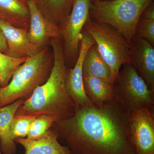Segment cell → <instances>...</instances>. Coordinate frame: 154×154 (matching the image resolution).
<instances>
[{
  "label": "cell",
  "mask_w": 154,
  "mask_h": 154,
  "mask_svg": "<svg viewBox=\"0 0 154 154\" xmlns=\"http://www.w3.org/2000/svg\"><path fill=\"white\" fill-rule=\"evenodd\" d=\"M131 112L116 98L102 105L76 108L51 129L71 154H135L130 130Z\"/></svg>",
  "instance_id": "obj_1"
},
{
  "label": "cell",
  "mask_w": 154,
  "mask_h": 154,
  "mask_svg": "<svg viewBox=\"0 0 154 154\" xmlns=\"http://www.w3.org/2000/svg\"><path fill=\"white\" fill-rule=\"evenodd\" d=\"M50 46L54 63L49 78L24 100L14 116H49L57 121L71 117L75 112L76 107L65 88V78L68 68L66 64L62 37L52 39Z\"/></svg>",
  "instance_id": "obj_2"
},
{
  "label": "cell",
  "mask_w": 154,
  "mask_h": 154,
  "mask_svg": "<svg viewBox=\"0 0 154 154\" xmlns=\"http://www.w3.org/2000/svg\"><path fill=\"white\" fill-rule=\"evenodd\" d=\"M54 63L52 48H45L17 69L8 85L0 89V107L28 99L49 78Z\"/></svg>",
  "instance_id": "obj_3"
},
{
  "label": "cell",
  "mask_w": 154,
  "mask_h": 154,
  "mask_svg": "<svg viewBox=\"0 0 154 154\" xmlns=\"http://www.w3.org/2000/svg\"><path fill=\"white\" fill-rule=\"evenodd\" d=\"M153 2L154 0H92L90 18L115 28L130 44L135 36L141 14Z\"/></svg>",
  "instance_id": "obj_4"
},
{
  "label": "cell",
  "mask_w": 154,
  "mask_h": 154,
  "mask_svg": "<svg viewBox=\"0 0 154 154\" xmlns=\"http://www.w3.org/2000/svg\"><path fill=\"white\" fill-rule=\"evenodd\" d=\"M84 29L94 39L98 51L111 71L115 84L122 65L130 63V45L124 36L108 24L91 18Z\"/></svg>",
  "instance_id": "obj_5"
},
{
  "label": "cell",
  "mask_w": 154,
  "mask_h": 154,
  "mask_svg": "<svg viewBox=\"0 0 154 154\" xmlns=\"http://www.w3.org/2000/svg\"><path fill=\"white\" fill-rule=\"evenodd\" d=\"M115 84V98L132 112L142 108L154 110V91L149 89L143 79L130 63L123 65Z\"/></svg>",
  "instance_id": "obj_6"
},
{
  "label": "cell",
  "mask_w": 154,
  "mask_h": 154,
  "mask_svg": "<svg viewBox=\"0 0 154 154\" xmlns=\"http://www.w3.org/2000/svg\"><path fill=\"white\" fill-rule=\"evenodd\" d=\"M92 0H74L70 13L61 30L64 55L68 68L74 66L79 52L80 40L85 24L91 18Z\"/></svg>",
  "instance_id": "obj_7"
},
{
  "label": "cell",
  "mask_w": 154,
  "mask_h": 154,
  "mask_svg": "<svg viewBox=\"0 0 154 154\" xmlns=\"http://www.w3.org/2000/svg\"><path fill=\"white\" fill-rule=\"evenodd\" d=\"M95 43L94 39L83 29L80 40L79 52L74 66L68 69L64 80L67 94L74 103L76 108L85 107L94 103L86 95L83 85V60L89 48Z\"/></svg>",
  "instance_id": "obj_8"
},
{
  "label": "cell",
  "mask_w": 154,
  "mask_h": 154,
  "mask_svg": "<svg viewBox=\"0 0 154 154\" xmlns=\"http://www.w3.org/2000/svg\"><path fill=\"white\" fill-rule=\"evenodd\" d=\"M153 111L142 108L131 112L130 130L135 154H154Z\"/></svg>",
  "instance_id": "obj_9"
},
{
  "label": "cell",
  "mask_w": 154,
  "mask_h": 154,
  "mask_svg": "<svg viewBox=\"0 0 154 154\" xmlns=\"http://www.w3.org/2000/svg\"><path fill=\"white\" fill-rule=\"evenodd\" d=\"M27 6L30 16L28 36L31 43L42 49L51 45L52 39L62 37L60 28L41 14L33 0H28Z\"/></svg>",
  "instance_id": "obj_10"
},
{
  "label": "cell",
  "mask_w": 154,
  "mask_h": 154,
  "mask_svg": "<svg viewBox=\"0 0 154 154\" xmlns=\"http://www.w3.org/2000/svg\"><path fill=\"white\" fill-rule=\"evenodd\" d=\"M130 64L154 91V47L144 38L134 36L130 43Z\"/></svg>",
  "instance_id": "obj_11"
},
{
  "label": "cell",
  "mask_w": 154,
  "mask_h": 154,
  "mask_svg": "<svg viewBox=\"0 0 154 154\" xmlns=\"http://www.w3.org/2000/svg\"><path fill=\"white\" fill-rule=\"evenodd\" d=\"M0 30L6 39L7 51L5 54L15 58L29 57L36 55L42 49L31 43L28 31L16 28L0 19Z\"/></svg>",
  "instance_id": "obj_12"
},
{
  "label": "cell",
  "mask_w": 154,
  "mask_h": 154,
  "mask_svg": "<svg viewBox=\"0 0 154 154\" xmlns=\"http://www.w3.org/2000/svg\"><path fill=\"white\" fill-rule=\"evenodd\" d=\"M15 142L24 147V154H71L67 147L60 143L57 134L51 128L36 140L18 138Z\"/></svg>",
  "instance_id": "obj_13"
},
{
  "label": "cell",
  "mask_w": 154,
  "mask_h": 154,
  "mask_svg": "<svg viewBox=\"0 0 154 154\" xmlns=\"http://www.w3.org/2000/svg\"><path fill=\"white\" fill-rule=\"evenodd\" d=\"M19 99L8 105L0 107V149L3 154H15L17 149L11 138L10 127L17 109L24 102Z\"/></svg>",
  "instance_id": "obj_14"
},
{
  "label": "cell",
  "mask_w": 154,
  "mask_h": 154,
  "mask_svg": "<svg viewBox=\"0 0 154 154\" xmlns=\"http://www.w3.org/2000/svg\"><path fill=\"white\" fill-rule=\"evenodd\" d=\"M0 19L14 27L28 31L30 12L28 6L18 0H0Z\"/></svg>",
  "instance_id": "obj_15"
},
{
  "label": "cell",
  "mask_w": 154,
  "mask_h": 154,
  "mask_svg": "<svg viewBox=\"0 0 154 154\" xmlns=\"http://www.w3.org/2000/svg\"><path fill=\"white\" fill-rule=\"evenodd\" d=\"M83 80L86 95L95 105H102L115 98V84L91 76L83 75Z\"/></svg>",
  "instance_id": "obj_16"
},
{
  "label": "cell",
  "mask_w": 154,
  "mask_h": 154,
  "mask_svg": "<svg viewBox=\"0 0 154 154\" xmlns=\"http://www.w3.org/2000/svg\"><path fill=\"white\" fill-rule=\"evenodd\" d=\"M41 14L60 30L68 17L74 0H33Z\"/></svg>",
  "instance_id": "obj_17"
},
{
  "label": "cell",
  "mask_w": 154,
  "mask_h": 154,
  "mask_svg": "<svg viewBox=\"0 0 154 154\" xmlns=\"http://www.w3.org/2000/svg\"><path fill=\"white\" fill-rule=\"evenodd\" d=\"M82 74L83 75L96 77L113 83L110 69L100 55L95 43L86 52L83 60Z\"/></svg>",
  "instance_id": "obj_18"
},
{
  "label": "cell",
  "mask_w": 154,
  "mask_h": 154,
  "mask_svg": "<svg viewBox=\"0 0 154 154\" xmlns=\"http://www.w3.org/2000/svg\"><path fill=\"white\" fill-rule=\"evenodd\" d=\"M145 39L154 46V2L141 14L136 28L135 36Z\"/></svg>",
  "instance_id": "obj_19"
},
{
  "label": "cell",
  "mask_w": 154,
  "mask_h": 154,
  "mask_svg": "<svg viewBox=\"0 0 154 154\" xmlns=\"http://www.w3.org/2000/svg\"><path fill=\"white\" fill-rule=\"evenodd\" d=\"M27 58H15L0 51V85L3 88L8 85L17 69Z\"/></svg>",
  "instance_id": "obj_20"
},
{
  "label": "cell",
  "mask_w": 154,
  "mask_h": 154,
  "mask_svg": "<svg viewBox=\"0 0 154 154\" xmlns=\"http://www.w3.org/2000/svg\"><path fill=\"white\" fill-rule=\"evenodd\" d=\"M56 120L49 116L41 115L35 117L30 125L27 138L30 140H36L42 137L49 130Z\"/></svg>",
  "instance_id": "obj_21"
},
{
  "label": "cell",
  "mask_w": 154,
  "mask_h": 154,
  "mask_svg": "<svg viewBox=\"0 0 154 154\" xmlns=\"http://www.w3.org/2000/svg\"><path fill=\"white\" fill-rule=\"evenodd\" d=\"M35 117L14 116L11 122L10 131L11 138L15 141L18 138H26L30 125Z\"/></svg>",
  "instance_id": "obj_22"
},
{
  "label": "cell",
  "mask_w": 154,
  "mask_h": 154,
  "mask_svg": "<svg viewBox=\"0 0 154 154\" xmlns=\"http://www.w3.org/2000/svg\"><path fill=\"white\" fill-rule=\"evenodd\" d=\"M7 51V45L6 39L2 32L0 30V51L5 54Z\"/></svg>",
  "instance_id": "obj_23"
},
{
  "label": "cell",
  "mask_w": 154,
  "mask_h": 154,
  "mask_svg": "<svg viewBox=\"0 0 154 154\" xmlns=\"http://www.w3.org/2000/svg\"><path fill=\"white\" fill-rule=\"evenodd\" d=\"M19 2H21L22 4H24L25 5L27 6V2L28 0H18Z\"/></svg>",
  "instance_id": "obj_24"
},
{
  "label": "cell",
  "mask_w": 154,
  "mask_h": 154,
  "mask_svg": "<svg viewBox=\"0 0 154 154\" xmlns=\"http://www.w3.org/2000/svg\"><path fill=\"white\" fill-rule=\"evenodd\" d=\"M0 154H3L2 153V151H1V149H0Z\"/></svg>",
  "instance_id": "obj_25"
},
{
  "label": "cell",
  "mask_w": 154,
  "mask_h": 154,
  "mask_svg": "<svg viewBox=\"0 0 154 154\" xmlns=\"http://www.w3.org/2000/svg\"><path fill=\"white\" fill-rule=\"evenodd\" d=\"M103 1H113V0H103Z\"/></svg>",
  "instance_id": "obj_26"
},
{
  "label": "cell",
  "mask_w": 154,
  "mask_h": 154,
  "mask_svg": "<svg viewBox=\"0 0 154 154\" xmlns=\"http://www.w3.org/2000/svg\"><path fill=\"white\" fill-rule=\"evenodd\" d=\"M1 88H1V85H0V89H1Z\"/></svg>",
  "instance_id": "obj_27"
}]
</instances>
